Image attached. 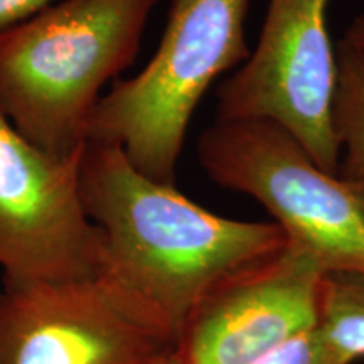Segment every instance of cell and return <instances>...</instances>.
<instances>
[{"label": "cell", "mask_w": 364, "mask_h": 364, "mask_svg": "<svg viewBox=\"0 0 364 364\" xmlns=\"http://www.w3.org/2000/svg\"><path fill=\"white\" fill-rule=\"evenodd\" d=\"M154 364H181V359H179V356H177V353H176V349H174V351L169 353V354H166V356L161 358V359H159V361H156Z\"/></svg>", "instance_id": "cell-14"}, {"label": "cell", "mask_w": 364, "mask_h": 364, "mask_svg": "<svg viewBox=\"0 0 364 364\" xmlns=\"http://www.w3.org/2000/svg\"><path fill=\"white\" fill-rule=\"evenodd\" d=\"M80 194L98 233V273L149 304L176 343L211 290L287 245L277 223L215 215L176 186L149 179L110 144H86Z\"/></svg>", "instance_id": "cell-1"}, {"label": "cell", "mask_w": 364, "mask_h": 364, "mask_svg": "<svg viewBox=\"0 0 364 364\" xmlns=\"http://www.w3.org/2000/svg\"><path fill=\"white\" fill-rule=\"evenodd\" d=\"M56 0H0V31L19 24Z\"/></svg>", "instance_id": "cell-12"}, {"label": "cell", "mask_w": 364, "mask_h": 364, "mask_svg": "<svg viewBox=\"0 0 364 364\" xmlns=\"http://www.w3.org/2000/svg\"><path fill=\"white\" fill-rule=\"evenodd\" d=\"M174 349L164 318L100 273L0 292V364H154Z\"/></svg>", "instance_id": "cell-5"}, {"label": "cell", "mask_w": 364, "mask_h": 364, "mask_svg": "<svg viewBox=\"0 0 364 364\" xmlns=\"http://www.w3.org/2000/svg\"><path fill=\"white\" fill-rule=\"evenodd\" d=\"M326 273L287 241L267 262L211 290L177 336L181 364H255L318 324Z\"/></svg>", "instance_id": "cell-8"}, {"label": "cell", "mask_w": 364, "mask_h": 364, "mask_svg": "<svg viewBox=\"0 0 364 364\" xmlns=\"http://www.w3.org/2000/svg\"><path fill=\"white\" fill-rule=\"evenodd\" d=\"M159 0H56L0 31V112L59 161L81 157L107 85L136 58Z\"/></svg>", "instance_id": "cell-2"}, {"label": "cell", "mask_w": 364, "mask_h": 364, "mask_svg": "<svg viewBox=\"0 0 364 364\" xmlns=\"http://www.w3.org/2000/svg\"><path fill=\"white\" fill-rule=\"evenodd\" d=\"M80 159L49 156L0 112L4 285L98 275L100 241L81 203Z\"/></svg>", "instance_id": "cell-7"}, {"label": "cell", "mask_w": 364, "mask_h": 364, "mask_svg": "<svg viewBox=\"0 0 364 364\" xmlns=\"http://www.w3.org/2000/svg\"><path fill=\"white\" fill-rule=\"evenodd\" d=\"M250 0H171L156 53L115 81L91 117L88 142L120 147L149 179L176 186L186 135L213 83L250 58Z\"/></svg>", "instance_id": "cell-3"}, {"label": "cell", "mask_w": 364, "mask_h": 364, "mask_svg": "<svg viewBox=\"0 0 364 364\" xmlns=\"http://www.w3.org/2000/svg\"><path fill=\"white\" fill-rule=\"evenodd\" d=\"M343 41L348 44L356 46V48H364V14L358 16L343 36Z\"/></svg>", "instance_id": "cell-13"}, {"label": "cell", "mask_w": 364, "mask_h": 364, "mask_svg": "<svg viewBox=\"0 0 364 364\" xmlns=\"http://www.w3.org/2000/svg\"><path fill=\"white\" fill-rule=\"evenodd\" d=\"M331 0H268L255 51L218 91V118L282 127L321 169L338 174L332 127L338 63L327 29Z\"/></svg>", "instance_id": "cell-6"}, {"label": "cell", "mask_w": 364, "mask_h": 364, "mask_svg": "<svg viewBox=\"0 0 364 364\" xmlns=\"http://www.w3.org/2000/svg\"><path fill=\"white\" fill-rule=\"evenodd\" d=\"M209 179L252 196L324 273L364 275V189L317 166L282 127L216 120L198 140Z\"/></svg>", "instance_id": "cell-4"}, {"label": "cell", "mask_w": 364, "mask_h": 364, "mask_svg": "<svg viewBox=\"0 0 364 364\" xmlns=\"http://www.w3.org/2000/svg\"><path fill=\"white\" fill-rule=\"evenodd\" d=\"M336 63L332 127L341 152L338 176L364 189V48L341 39Z\"/></svg>", "instance_id": "cell-9"}, {"label": "cell", "mask_w": 364, "mask_h": 364, "mask_svg": "<svg viewBox=\"0 0 364 364\" xmlns=\"http://www.w3.org/2000/svg\"><path fill=\"white\" fill-rule=\"evenodd\" d=\"M317 327L349 364L364 358V275L326 273Z\"/></svg>", "instance_id": "cell-10"}, {"label": "cell", "mask_w": 364, "mask_h": 364, "mask_svg": "<svg viewBox=\"0 0 364 364\" xmlns=\"http://www.w3.org/2000/svg\"><path fill=\"white\" fill-rule=\"evenodd\" d=\"M255 364H349L314 327L273 349Z\"/></svg>", "instance_id": "cell-11"}]
</instances>
